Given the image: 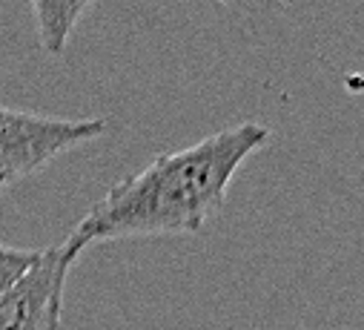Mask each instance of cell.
Masks as SVG:
<instances>
[{"instance_id": "cell-1", "label": "cell", "mask_w": 364, "mask_h": 330, "mask_svg": "<svg viewBox=\"0 0 364 330\" xmlns=\"http://www.w3.org/2000/svg\"><path fill=\"white\" fill-rule=\"evenodd\" d=\"M267 141L264 124L244 121L193 147L164 152L95 201L60 244L77 259L83 247L101 241L198 233L224 207L241 164Z\"/></svg>"}, {"instance_id": "cell-2", "label": "cell", "mask_w": 364, "mask_h": 330, "mask_svg": "<svg viewBox=\"0 0 364 330\" xmlns=\"http://www.w3.org/2000/svg\"><path fill=\"white\" fill-rule=\"evenodd\" d=\"M107 132L104 118L66 121L0 104V190L38 173L58 155Z\"/></svg>"}, {"instance_id": "cell-3", "label": "cell", "mask_w": 364, "mask_h": 330, "mask_svg": "<svg viewBox=\"0 0 364 330\" xmlns=\"http://www.w3.org/2000/svg\"><path fill=\"white\" fill-rule=\"evenodd\" d=\"M75 256L66 247L41 250L35 267L0 296V330H60L66 276Z\"/></svg>"}, {"instance_id": "cell-4", "label": "cell", "mask_w": 364, "mask_h": 330, "mask_svg": "<svg viewBox=\"0 0 364 330\" xmlns=\"http://www.w3.org/2000/svg\"><path fill=\"white\" fill-rule=\"evenodd\" d=\"M95 0H29L32 18L38 26V41L46 55L60 58L77 21Z\"/></svg>"}, {"instance_id": "cell-5", "label": "cell", "mask_w": 364, "mask_h": 330, "mask_svg": "<svg viewBox=\"0 0 364 330\" xmlns=\"http://www.w3.org/2000/svg\"><path fill=\"white\" fill-rule=\"evenodd\" d=\"M41 259V250H21V247L0 244V296L12 290Z\"/></svg>"}]
</instances>
